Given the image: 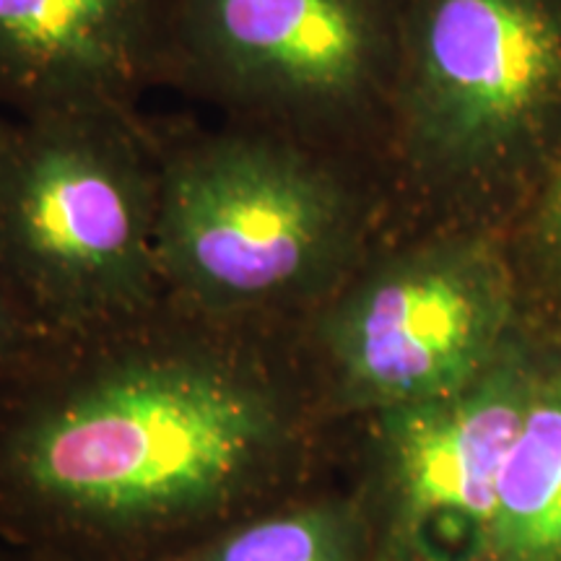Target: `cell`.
<instances>
[{
  "instance_id": "obj_1",
  "label": "cell",
  "mask_w": 561,
  "mask_h": 561,
  "mask_svg": "<svg viewBox=\"0 0 561 561\" xmlns=\"http://www.w3.org/2000/svg\"><path fill=\"white\" fill-rule=\"evenodd\" d=\"M289 396L227 356L146 348L0 382V536H146L208 520L284 471Z\"/></svg>"
},
{
  "instance_id": "obj_2",
  "label": "cell",
  "mask_w": 561,
  "mask_h": 561,
  "mask_svg": "<svg viewBox=\"0 0 561 561\" xmlns=\"http://www.w3.org/2000/svg\"><path fill=\"white\" fill-rule=\"evenodd\" d=\"M409 159L450 185L549 170L561 149V0H419L401 73Z\"/></svg>"
},
{
  "instance_id": "obj_3",
  "label": "cell",
  "mask_w": 561,
  "mask_h": 561,
  "mask_svg": "<svg viewBox=\"0 0 561 561\" xmlns=\"http://www.w3.org/2000/svg\"><path fill=\"white\" fill-rule=\"evenodd\" d=\"M354 206L325 167L265 140L182 157L157 191L159 273L216 310L280 305L346 250Z\"/></svg>"
},
{
  "instance_id": "obj_4",
  "label": "cell",
  "mask_w": 561,
  "mask_h": 561,
  "mask_svg": "<svg viewBox=\"0 0 561 561\" xmlns=\"http://www.w3.org/2000/svg\"><path fill=\"white\" fill-rule=\"evenodd\" d=\"M0 268L24 310L94 320L136 310L159 276L157 191L128 149L53 121L0 153Z\"/></svg>"
},
{
  "instance_id": "obj_5",
  "label": "cell",
  "mask_w": 561,
  "mask_h": 561,
  "mask_svg": "<svg viewBox=\"0 0 561 561\" xmlns=\"http://www.w3.org/2000/svg\"><path fill=\"white\" fill-rule=\"evenodd\" d=\"M510 280L496 252L458 240L385 263L322 325L351 403L392 411L468 388L496 362Z\"/></svg>"
},
{
  "instance_id": "obj_6",
  "label": "cell",
  "mask_w": 561,
  "mask_h": 561,
  "mask_svg": "<svg viewBox=\"0 0 561 561\" xmlns=\"http://www.w3.org/2000/svg\"><path fill=\"white\" fill-rule=\"evenodd\" d=\"M195 45L231 89L294 110L362 102L388 60L382 0H185Z\"/></svg>"
},
{
  "instance_id": "obj_7",
  "label": "cell",
  "mask_w": 561,
  "mask_h": 561,
  "mask_svg": "<svg viewBox=\"0 0 561 561\" xmlns=\"http://www.w3.org/2000/svg\"><path fill=\"white\" fill-rule=\"evenodd\" d=\"M533 388L510 362H494L453 396L382 413L396 520L411 543L432 546L466 533L486 538Z\"/></svg>"
},
{
  "instance_id": "obj_8",
  "label": "cell",
  "mask_w": 561,
  "mask_h": 561,
  "mask_svg": "<svg viewBox=\"0 0 561 561\" xmlns=\"http://www.w3.org/2000/svg\"><path fill=\"white\" fill-rule=\"evenodd\" d=\"M149 30L146 0H0V83L73 96L130 79Z\"/></svg>"
},
{
  "instance_id": "obj_9",
  "label": "cell",
  "mask_w": 561,
  "mask_h": 561,
  "mask_svg": "<svg viewBox=\"0 0 561 561\" xmlns=\"http://www.w3.org/2000/svg\"><path fill=\"white\" fill-rule=\"evenodd\" d=\"M483 546L491 561H561V371L533 388Z\"/></svg>"
},
{
  "instance_id": "obj_10",
  "label": "cell",
  "mask_w": 561,
  "mask_h": 561,
  "mask_svg": "<svg viewBox=\"0 0 561 561\" xmlns=\"http://www.w3.org/2000/svg\"><path fill=\"white\" fill-rule=\"evenodd\" d=\"M180 561H356L354 517L328 502L284 507L227 528Z\"/></svg>"
},
{
  "instance_id": "obj_11",
  "label": "cell",
  "mask_w": 561,
  "mask_h": 561,
  "mask_svg": "<svg viewBox=\"0 0 561 561\" xmlns=\"http://www.w3.org/2000/svg\"><path fill=\"white\" fill-rule=\"evenodd\" d=\"M536 244L553 276L561 280V149L543 172L536 203Z\"/></svg>"
},
{
  "instance_id": "obj_12",
  "label": "cell",
  "mask_w": 561,
  "mask_h": 561,
  "mask_svg": "<svg viewBox=\"0 0 561 561\" xmlns=\"http://www.w3.org/2000/svg\"><path fill=\"white\" fill-rule=\"evenodd\" d=\"M24 312L19 294L13 291L9 276L0 268V382L26 359Z\"/></svg>"
},
{
  "instance_id": "obj_13",
  "label": "cell",
  "mask_w": 561,
  "mask_h": 561,
  "mask_svg": "<svg viewBox=\"0 0 561 561\" xmlns=\"http://www.w3.org/2000/svg\"><path fill=\"white\" fill-rule=\"evenodd\" d=\"M9 140H11V136H9V133H5L3 128H0V153H3V149H5V146H9Z\"/></svg>"
},
{
  "instance_id": "obj_14",
  "label": "cell",
  "mask_w": 561,
  "mask_h": 561,
  "mask_svg": "<svg viewBox=\"0 0 561 561\" xmlns=\"http://www.w3.org/2000/svg\"><path fill=\"white\" fill-rule=\"evenodd\" d=\"M24 561H42V557H37V553H32V559H24Z\"/></svg>"
}]
</instances>
